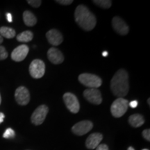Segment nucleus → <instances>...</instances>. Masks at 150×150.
<instances>
[{
	"instance_id": "1",
	"label": "nucleus",
	"mask_w": 150,
	"mask_h": 150,
	"mask_svg": "<svg viewBox=\"0 0 150 150\" xmlns=\"http://www.w3.org/2000/svg\"><path fill=\"white\" fill-rule=\"evenodd\" d=\"M110 89L112 94L119 98H122L128 94L129 75L126 70L121 69L115 73L110 81Z\"/></svg>"
},
{
	"instance_id": "2",
	"label": "nucleus",
	"mask_w": 150,
	"mask_h": 150,
	"mask_svg": "<svg viewBox=\"0 0 150 150\" xmlns=\"http://www.w3.org/2000/svg\"><path fill=\"white\" fill-rule=\"evenodd\" d=\"M74 18L78 25L85 31H91L96 26V18L84 5H79L76 7Z\"/></svg>"
},
{
	"instance_id": "3",
	"label": "nucleus",
	"mask_w": 150,
	"mask_h": 150,
	"mask_svg": "<svg viewBox=\"0 0 150 150\" xmlns=\"http://www.w3.org/2000/svg\"><path fill=\"white\" fill-rule=\"evenodd\" d=\"M79 81L83 86L88 87L90 88H97L102 86V80L97 75L83 73L79 76Z\"/></svg>"
},
{
	"instance_id": "4",
	"label": "nucleus",
	"mask_w": 150,
	"mask_h": 150,
	"mask_svg": "<svg viewBox=\"0 0 150 150\" xmlns=\"http://www.w3.org/2000/svg\"><path fill=\"white\" fill-rule=\"evenodd\" d=\"M129 107V102L124 98L115 99L110 106V112L115 117H120L125 114Z\"/></svg>"
},
{
	"instance_id": "5",
	"label": "nucleus",
	"mask_w": 150,
	"mask_h": 150,
	"mask_svg": "<svg viewBox=\"0 0 150 150\" xmlns=\"http://www.w3.org/2000/svg\"><path fill=\"white\" fill-rule=\"evenodd\" d=\"M45 72V64L42 60L35 59L29 65V73L34 79H40Z\"/></svg>"
},
{
	"instance_id": "6",
	"label": "nucleus",
	"mask_w": 150,
	"mask_h": 150,
	"mask_svg": "<svg viewBox=\"0 0 150 150\" xmlns=\"http://www.w3.org/2000/svg\"><path fill=\"white\" fill-rule=\"evenodd\" d=\"M49 108L46 105H40L33 112L31 117V120L33 125H40L43 123L45 120L46 116L47 115Z\"/></svg>"
},
{
	"instance_id": "7",
	"label": "nucleus",
	"mask_w": 150,
	"mask_h": 150,
	"mask_svg": "<svg viewBox=\"0 0 150 150\" xmlns=\"http://www.w3.org/2000/svg\"><path fill=\"white\" fill-rule=\"evenodd\" d=\"M63 100L67 109L72 113H77L79 111L80 105L79 100L74 94L66 93L63 95Z\"/></svg>"
},
{
	"instance_id": "8",
	"label": "nucleus",
	"mask_w": 150,
	"mask_h": 150,
	"mask_svg": "<svg viewBox=\"0 0 150 150\" xmlns=\"http://www.w3.org/2000/svg\"><path fill=\"white\" fill-rule=\"evenodd\" d=\"M93 124L89 120H83L75 124L72 128L73 134L76 136H83L93 129Z\"/></svg>"
},
{
	"instance_id": "9",
	"label": "nucleus",
	"mask_w": 150,
	"mask_h": 150,
	"mask_svg": "<svg viewBox=\"0 0 150 150\" xmlns=\"http://www.w3.org/2000/svg\"><path fill=\"white\" fill-rule=\"evenodd\" d=\"M15 98L19 105H27L30 101L29 91L24 86H20L16 89L15 93Z\"/></svg>"
},
{
	"instance_id": "10",
	"label": "nucleus",
	"mask_w": 150,
	"mask_h": 150,
	"mask_svg": "<svg viewBox=\"0 0 150 150\" xmlns=\"http://www.w3.org/2000/svg\"><path fill=\"white\" fill-rule=\"evenodd\" d=\"M83 96L90 103L99 105L102 102L101 92L96 88L86 89L83 92Z\"/></svg>"
},
{
	"instance_id": "11",
	"label": "nucleus",
	"mask_w": 150,
	"mask_h": 150,
	"mask_svg": "<svg viewBox=\"0 0 150 150\" xmlns=\"http://www.w3.org/2000/svg\"><path fill=\"white\" fill-rule=\"evenodd\" d=\"M112 26L118 34L125 35L129 33V28L125 21L119 17H114L112 20Z\"/></svg>"
},
{
	"instance_id": "12",
	"label": "nucleus",
	"mask_w": 150,
	"mask_h": 150,
	"mask_svg": "<svg viewBox=\"0 0 150 150\" xmlns=\"http://www.w3.org/2000/svg\"><path fill=\"white\" fill-rule=\"evenodd\" d=\"M29 48L26 45H21L14 49L13 51L11 53V59L13 61L16 62L22 61L27 57L29 53Z\"/></svg>"
},
{
	"instance_id": "13",
	"label": "nucleus",
	"mask_w": 150,
	"mask_h": 150,
	"mask_svg": "<svg viewBox=\"0 0 150 150\" xmlns=\"http://www.w3.org/2000/svg\"><path fill=\"white\" fill-rule=\"evenodd\" d=\"M47 57L53 64H61L64 61V56L62 52L56 47H51L47 52Z\"/></svg>"
},
{
	"instance_id": "14",
	"label": "nucleus",
	"mask_w": 150,
	"mask_h": 150,
	"mask_svg": "<svg viewBox=\"0 0 150 150\" xmlns=\"http://www.w3.org/2000/svg\"><path fill=\"white\" fill-rule=\"evenodd\" d=\"M46 38L48 42L53 46H59L63 40V35L60 31L56 29H51L46 33Z\"/></svg>"
},
{
	"instance_id": "15",
	"label": "nucleus",
	"mask_w": 150,
	"mask_h": 150,
	"mask_svg": "<svg viewBox=\"0 0 150 150\" xmlns=\"http://www.w3.org/2000/svg\"><path fill=\"white\" fill-rule=\"evenodd\" d=\"M103 139V135L99 133H94L88 137L86 141V146L88 149H94L97 147Z\"/></svg>"
},
{
	"instance_id": "16",
	"label": "nucleus",
	"mask_w": 150,
	"mask_h": 150,
	"mask_svg": "<svg viewBox=\"0 0 150 150\" xmlns=\"http://www.w3.org/2000/svg\"><path fill=\"white\" fill-rule=\"evenodd\" d=\"M129 123L130 124L131 126L137 128L141 127L145 123V119L143 116L140 114H134L129 117Z\"/></svg>"
},
{
	"instance_id": "17",
	"label": "nucleus",
	"mask_w": 150,
	"mask_h": 150,
	"mask_svg": "<svg viewBox=\"0 0 150 150\" xmlns=\"http://www.w3.org/2000/svg\"><path fill=\"white\" fill-rule=\"evenodd\" d=\"M23 20L24 24L28 27H33L37 23V19L31 11H25L23 13Z\"/></svg>"
},
{
	"instance_id": "18",
	"label": "nucleus",
	"mask_w": 150,
	"mask_h": 150,
	"mask_svg": "<svg viewBox=\"0 0 150 150\" xmlns=\"http://www.w3.org/2000/svg\"><path fill=\"white\" fill-rule=\"evenodd\" d=\"M17 40L21 42H28L32 40L33 34L31 31H25L17 35Z\"/></svg>"
},
{
	"instance_id": "19",
	"label": "nucleus",
	"mask_w": 150,
	"mask_h": 150,
	"mask_svg": "<svg viewBox=\"0 0 150 150\" xmlns=\"http://www.w3.org/2000/svg\"><path fill=\"white\" fill-rule=\"evenodd\" d=\"M16 33L13 29L7 27H1L0 28V35L8 39L13 38L16 36Z\"/></svg>"
},
{
	"instance_id": "20",
	"label": "nucleus",
	"mask_w": 150,
	"mask_h": 150,
	"mask_svg": "<svg viewBox=\"0 0 150 150\" xmlns=\"http://www.w3.org/2000/svg\"><path fill=\"white\" fill-rule=\"evenodd\" d=\"M93 3L103 8H109L112 4V1L110 0H94Z\"/></svg>"
},
{
	"instance_id": "21",
	"label": "nucleus",
	"mask_w": 150,
	"mask_h": 150,
	"mask_svg": "<svg viewBox=\"0 0 150 150\" xmlns=\"http://www.w3.org/2000/svg\"><path fill=\"white\" fill-rule=\"evenodd\" d=\"M14 136H15V131L11 128L7 129L4 132V134H3V137L4 138H14Z\"/></svg>"
},
{
	"instance_id": "22",
	"label": "nucleus",
	"mask_w": 150,
	"mask_h": 150,
	"mask_svg": "<svg viewBox=\"0 0 150 150\" xmlns=\"http://www.w3.org/2000/svg\"><path fill=\"white\" fill-rule=\"evenodd\" d=\"M8 57V52H6L4 47L0 46V61L5 60Z\"/></svg>"
},
{
	"instance_id": "23",
	"label": "nucleus",
	"mask_w": 150,
	"mask_h": 150,
	"mask_svg": "<svg viewBox=\"0 0 150 150\" xmlns=\"http://www.w3.org/2000/svg\"><path fill=\"white\" fill-rule=\"evenodd\" d=\"M27 3L34 8H38L40 6L42 1L40 0H28Z\"/></svg>"
},
{
	"instance_id": "24",
	"label": "nucleus",
	"mask_w": 150,
	"mask_h": 150,
	"mask_svg": "<svg viewBox=\"0 0 150 150\" xmlns=\"http://www.w3.org/2000/svg\"><path fill=\"white\" fill-rule=\"evenodd\" d=\"M142 136H143L144 138L147 140V141L150 140V130L149 129H145L142 131Z\"/></svg>"
},
{
	"instance_id": "25",
	"label": "nucleus",
	"mask_w": 150,
	"mask_h": 150,
	"mask_svg": "<svg viewBox=\"0 0 150 150\" xmlns=\"http://www.w3.org/2000/svg\"><path fill=\"white\" fill-rule=\"evenodd\" d=\"M56 2L60 4L61 5H70L71 4L73 3L72 0H56Z\"/></svg>"
},
{
	"instance_id": "26",
	"label": "nucleus",
	"mask_w": 150,
	"mask_h": 150,
	"mask_svg": "<svg viewBox=\"0 0 150 150\" xmlns=\"http://www.w3.org/2000/svg\"><path fill=\"white\" fill-rule=\"evenodd\" d=\"M96 150H109V149H108V147L106 144H101V145L97 146Z\"/></svg>"
},
{
	"instance_id": "27",
	"label": "nucleus",
	"mask_w": 150,
	"mask_h": 150,
	"mask_svg": "<svg viewBox=\"0 0 150 150\" xmlns=\"http://www.w3.org/2000/svg\"><path fill=\"white\" fill-rule=\"evenodd\" d=\"M129 106L132 108H135L138 106V102L136 100L131 101V102H129Z\"/></svg>"
},
{
	"instance_id": "28",
	"label": "nucleus",
	"mask_w": 150,
	"mask_h": 150,
	"mask_svg": "<svg viewBox=\"0 0 150 150\" xmlns=\"http://www.w3.org/2000/svg\"><path fill=\"white\" fill-rule=\"evenodd\" d=\"M4 117H5L4 114L3 112H0V124L3 122L4 120Z\"/></svg>"
},
{
	"instance_id": "29",
	"label": "nucleus",
	"mask_w": 150,
	"mask_h": 150,
	"mask_svg": "<svg viewBox=\"0 0 150 150\" xmlns=\"http://www.w3.org/2000/svg\"><path fill=\"white\" fill-rule=\"evenodd\" d=\"M6 18H7V20L9 22H12V16H11V13H7L6 14Z\"/></svg>"
},
{
	"instance_id": "30",
	"label": "nucleus",
	"mask_w": 150,
	"mask_h": 150,
	"mask_svg": "<svg viewBox=\"0 0 150 150\" xmlns=\"http://www.w3.org/2000/svg\"><path fill=\"white\" fill-rule=\"evenodd\" d=\"M108 55V53L107 52L105 51V52H102V56H104V57H106V56H107Z\"/></svg>"
},
{
	"instance_id": "31",
	"label": "nucleus",
	"mask_w": 150,
	"mask_h": 150,
	"mask_svg": "<svg viewBox=\"0 0 150 150\" xmlns=\"http://www.w3.org/2000/svg\"><path fill=\"white\" fill-rule=\"evenodd\" d=\"M2 42H3V37H1V35H0V44H1Z\"/></svg>"
},
{
	"instance_id": "32",
	"label": "nucleus",
	"mask_w": 150,
	"mask_h": 150,
	"mask_svg": "<svg viewBox=\"0 0 150 150\" xmlns=\"http://www.w3.org/2000/svg\"><path fill=\"white\" fill-rule=\"evenodd\" d=\"M127 150H135L134 149V147H129V148H128V149Z\"/></svg>"
},
{
	"instance_id": "33",
	"label": "nucleus",
	"mask_w": 150,
	"mask_h": 150,
	"mask_svg": "<svg viewBox=\"0 0 150 150\" xmlns=\"http://www.w3.org/2000/svg\"><path fill=\"white\" fill-rule=\"evenodd\" d=\"M149 100H150V99L149 98L148 99V100H147V102H148V104H149V106L150 105V103H149Z\"/></svg>"
},
{
	"instance_id": "34",
	"label": "nucleus",
	"mask_w": 150,
	"mask_h": 150,
	"mask_svg": "<svg viewBox=\"0 0 150 150\" xmlns=\"http://www.w3.org/2000/svg\"><path fill=\"white\" fill-rule=\"evenodd\" d=\"M1 95H0V104H1Z\"/></svg>"
},
{
	"instance_id": "35",
	"label": "nucleus",
	"mask_w": 150,
	"mask_h": 150,
	"mask_svg": "<svg viewBox=\"0 0 150 150\" xmlns=\"http://www.w3.org/2000/svg\"><path fill=\"white\" fill-rule=\"evenodd\" d=\"M142 150H149V149H142Z\"/></svg>"
}]
</instances>
